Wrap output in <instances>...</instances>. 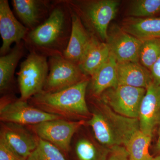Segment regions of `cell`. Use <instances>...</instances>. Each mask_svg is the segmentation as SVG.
Returning a JSON list of instances; mask_svg holds the SVG:
<instances>
[{
    "mask_svg": "<svg viewBox=\"0 0 160 160\" xmlns=\"http://www.w3.org/2000/svg\"><path fill=\"white\" fill-rule=\"evenodd\" d=\"M89 79L54 92H42L28 101L42 111L70 121H87L91 117L86 100Z\"/></svg>",
    "mask_w": 160,
    "mask_h": 160,
    "instance_id": "3957f363",
    "label": "cell"
},
{
    "mask_svg": "<svg viewBox=\"0 0 160 160\" xmlns=\"http://www.w3.org/2000/svg\"><path fill=\"white\" fill-rule=\"evenodd\" d=\"M26 49L24 41L15 44L12 49L0 57V92L5 93L11 86L15 70Z\"/></svg>",
    "mask_w": 160,
    "mask_h": 160,
    "instance_id": "ffe728a7",
    "label": "cell"
},
{
    "mask_svg": "<svg viewBox=\"0 0 160 160\" xmlns=\"http://www.w3.org/2000/svg\"><path fill=\"white\" fill-rule=\"evenodd\" d=\"M26 160H68L55 146L40 138L36 148Z\"/></svg>",
    "mask_w": 160,
    "mask_h": 160,
    "instance_id": "d4e9b609",
    "label": "cell"
},
{
    "mask_svg": "<svg viewBox=\"0 0 160 160\" xmlns=\"http://www.w3.org/2000/svg\"><path fill=\"white\" fill-rule=\"evenodd\" d=\"M49 71L43 91L54 92L75 86L90 78L86 76L78 65L63 55L49 58Z\"/></svg>",
    "mask_w": 160,
    "mask_h": 160,
    "instance_id": "ba28073f",
    "label": "cell"
},
{
    "mask_svg": "<svg viewBox=\"0 0 160 160\" xmlns=\"http://www.w3.org/2000/svg\"><path fill=\"white\" fill-rule=\"evenodd\" d=\"M0 160H24L0 138Z\"/></svg>",
    "mask_w": 160,
    "mask_h": 160,
    "instance_id": "484cf974",
    "label": "cell"
},
{
    "mask_svg": "<svg viewBox=\"0 0 160 160\" xmlns=\"http://www.w3.org/2000/svg\"><path fill=\"white\" fill-rule=\"evenodd\" d=\"M71 28L69 7L64 0L54 1L48 18L29 31L23 41L29 52L47 58L63 55L69 43Z\"/></svg>",
    "mask_w": 160,
    "mask_h": 160,
    "instance_id": "6da1fadb",
    "label": "cell"
},
{
    "mask_svg": "<svg viewBox=\"0 0 160 160\" xmlns=\"http://www.w3.org/2000/svg\"><path fill=\"white\" fill-rule=\"evenodd\" d=\"M152 138L140 129L135 132L125 146L129 160H152L149 152Z\"/></svg>",
    "mask_w": 160,
    "mask_h": 160,
    "instance_id": "7402d4cb",
    "label": "cell"
},
{
    "mask_svg": "<svg viewBox=\"0 0 160 160\" xmlns=\"http://www.w3.org/2000/svg\"><path fill=\"white\" fill-rule=\"evenodd\" d=\"M139 62L150 70L160 57V38L142 40Z\"/></svg>",
    "mask_w": 160,
    "mask_h": 160,
    "instance_id": "603a6c76",
    "label": "cell"
},
{
    "mask_svg": "<svg viewBox=\"0 0 160 160\" xmlns=\"http://www.w3.org/2000/svg\"><path fill=\"white\" fill-rule=\"evenodd\" d=\"M117 63L139 62L142 41L126 32L117 24L109 26L106 42Z\"/></svg>",
    "mask_w": 160,
    "mask_h": 160,
    "instance_id": "30bf717a",
    "label": "cell"
},
{
    "mask_svg": "<svg viewBox=\"0 0 160 160\" xmlns=\"http://www.w3.org/2000/svg\"><path fill=\"white\" fill-rule=\"evenodd\" d=\"M106 160H129V154L125 146H113L109 149Z\"/></svg>",
    "mask_w": 160,
    "mask_h": 160,
    "instance_id": "4316f807",
    "label": "cell"
},
{
    "mask_svg": "<svg viewBox=\"0 0 160 160\" xmlns=\"http://www.w3.org/2000/svg\"><path fill=\"white\" fill-rule=\"evenodd\" d=\"M86 122L58 119L29 126L39 138L51 143L67 157L71 152L75 134L86 125Z\"/></svg>",
    "mask_w": 160,
    "mask_h": 160,
    "instance_id": "8992f818",
    "label": "cell"
},
{
    "mask_svg": "<svg viewBox=\"0 0 160 160\" xmlns=\"http://www.w3.org/2000/svg\"><path fill=\"white\" fill-rule=\"evenodd\" d=\"M126 32L140 40L160 38V17H129L120 26Z\"/></svg>",
    "mask_w": 160,
    "mask_h": 160,
    "instance_id": "d6986e66",
    "label": "cell"
},
{
    "mask_svg": "<svg viewBox=\"0 0 160 160\" xmlns=\"http://www.w3.org/2000/svg\"><path fill=\"white\" fill-rule=\"evenodd\" d=\"M160 13V0H135L131 2L127 11L129 17H154Z\"/></svg>",
    "mask_w": 160,
    "mask_h": 160,
    "instance_id": "cb8c5ba5",
    "label": "cell"
},
{
    "mask_svg": "<svg viewBox=\"0 0 160 160\" xmlns=\"http://www.w3.org/2000/svg\"><path fill=\"white\" fill-rule=\"evenodd\" d=\"M49 71L47 57L35 52H29L21 63L18 72L20 99L28 101L43 91Z\"/></svg>",
    "mask_w": 160,
    "mask_h": 160,
    "instance_id": "5b68a950",
    "label": "cell"
},
{
    "mask_svg": "<svg viewBox=\"0 0 160 160\" xmlns=\"http://www.w3.org/2000/svg\"><path fill=\"white\" fill-rule=\"evenodd\" d=\"M110 53L105 42L92 34L90 42L79 64L80 69L86 76L90 78L108 59Z\"/></svg>",
    "mask_w": 160,
    "mask_h": 160,
    "instance_id": "ac0fdd59",
    "label": "cell"
},
{
    "mask_svg": "<svg viewBox=\"0 0 160 160\" xmlns=\"http://www.w3.org/2000/svg\"><path fill=\"white\" fill-rule=\"evenodd\" d=\"M146 89L118 86L107 89L98 98L118 114L138 119L140 106Z\"/></svg>",
    "mask_w": 160,
    "mask_h": 160,
    "instance_id": "9c48e42d",
    "label": "cell"
},
{
    "mask_svg": "<svg viewBox=\"0 0 160 160\" xmlns=\"http://www.w3.org/2000/svg\"><path fill=\"white\" fill-rule=\"evenodd\" d=\"M118 86L146 89L153 82L150 70L139 62L117 63Z\"/></svg>",
    "mask_w": 160,
    "mask_h": 160,
    "instance_id": "2e32d148",
    "label": "cell"
},
{
    "mask_svg": "<svg viewBox=\"0 0 160 160\" xmlns=\"http://www.w3.org/2000/svg\"><path fill=\"white\" fill-rule=\"evenodd\" d=\"M94 99V107L86 126L91 128L95 138L102 146L109 149L126 146L133 133L140 129L138 119L118 114L98 99Z\"/></svg>",
    "mask_w": 160,
    "mask_h": 160,
    "instance_id": "7a4b0ae2",
    "label": "cell"
},
{
    "mask_svg": "<svg viewBox=\"0 0 160 160\" xmlns=\"http://www.w3.org/2000/svg\"><path fill=\"white\" fill-rule=\"evenodd\" d=\"M150 71L152 76L153 82L160 85V57L152 67Z\"/></svg>",
    "mask_w": 160,
    "mask_h": 160,
    "instance_id": "83f0119b",
    "label": "cell"
},
{
    "mask_svg": "<svg viewBox=\"0 0 160 160\" xmlns=\"http://www.w3.org/2000/svg\"><path fill=\"white\" fill-rule=\"evenodd\" d=\"M73 142L77 160H106L109 149L101 145L93 135L79 136Z\"/></svg>",
    "mask_w": 160,
    "mask_h": 160,
    "instance_id": "44dd1931",
    "label": "cell"
},
{
    "mask_svg": "<svg viewBox=\"0 0 160 160\" xmlns=\"http://www.w3.org/2000/svg\"><path fill=\"white\" fill-rule=\"evenodd\" d=\"M152 160H160V154L156 157L155 158H153Z\"/></svg>",
    "mask_w": 160,
    "mask_h": 160,
    "instance_id": "f546056e",
    "label": "cell"
},
{
    "mask_svg": "<svg viewBox=\"0 0 160 160\" xmlns=\"http://www.w3.org/2000/svg\"><path fill=\"white\" fill-rule=\"evenodd\" d=\"M53 2L46 0H12L15 14L29 31L40 26L48 18Z\"/></svg>",
    "mask_w": 160,
    "mask_h": 160,
    "instance_id": "4fadbf2b",
    "label": "cell"
},
{
    "mask_svg": "<svg viewBox=\"0 0 160 160\" xmlns=\"http://www.w3.org/2000/svg\"><path fill=\"white\" fill-rule=\"evenodd\" d=\"M64 119L49 114L30 105L28 101L13 98L5 95L1 98V122L16 123L26 126H33L43 122Z\"/></svg>",
    "mask_w": 160,
    "mask_h": 160,
    "instance_id": "52a82bcc",
    "label": "cell"
},
{
    "mask_svg": "<svg viewBox=\"0 0 160 160\" xmlns=\"http://www.w3.org/2000/svg\"><path fill=\"white\" fill-rule=\"evenodd\" d=\"M118 86L117 62L110 54L108 59L90 78L88 88L93 98H98L107 89Z\"/></svg>",
    "mask_w": 160,
    "mask_h": 160,
    "instance_id": "e0dca14e",
    "label": "cell"
},
{
    "mask_svg": "<svg viewBox=\"0 0 160 160\" xmlns=\"http://www.w3.org/2000/svg\"><path fill=\"white\" fill-rule=\"evenodd\" d=\"M159 127V129L158 134V136L157 142L156 144L155 150L157 152L160 154V126Z\"/></svg>",
    "mask_w": 160,
    "mask_h": 160,
    "instance_id": "f1b7e54d",
    "label": "cell"
},
{
    "mask_svg": "<svg viewBox=\"0 0 160 160\" xmlns=\"http://www.w3.org/2000/svg\"><path fill=\"white\" fill-rule=\"evenodd\" d=\"M29 30L19 22L9 6L7 0L0 1V34L2 43L0 49L1 56L10 51L13 43L19 44L26 38Z\"/></svg>",
    "mask_w": 160,
    "mask_h": 160,
    "instance_id": "7c38bea8",
    "label": "cell"
},
{
    "mask_svg": "<svg viewBox=\"0 0 160 160\" xmlns=\"http://www.w3.org/2000/svg\"><path fill=\"white\" fill-rule=\"evenodd\" d=\"M0 138L24 160L34 151L40 139L29 126L10 122H1Z\"/></svg>",
    "mask_w": 160,
    "mask_h": 160,
    "instance_id": "8fae6325",
    "label": "cell"
},
{
    "mask_svg": "<svg viewBox=\"0 0 160 160\" xmlns=\"http://www.w3.org/2000/svg\"><path fill=\"white\" fill-rule=\"evenodd\" d=\"M82 21L87 30L106 42L109 25L115 18L120 2L117 0H64Z\"/></svg>",
    "mask_w": 160,
    "mask_h": 160,
    "instance_id": "277c9868",
    "label": "cell"
},
{
    "mask_svg": "<svg viewBox=\"0 0 160 160\" xmlns=\"http://www.w3.org/2000/svg\"><path fill=\"white\" fill-rule=\"evenodd\" d=\"M138 120L140 130L152 137L155 129L160 126V85L152 82L146 89Z\"/></svg>",
    "mask_w": 160,
    "mask_h": 160,
    "instance_id": "5bb4252c",
    "label": "cell"
},
{
    "mask_svg": "<svg viewBox=\"0 0 160 160\" xmlns=\"http://www.w3.org/2000/svg\"><path fill=\"white\" fill-rule=\"evenodd\" d=\"M69 9L72 19L71 34L63 56L66 59L79 66L89 46L92 34L85 28L77 15Z\"/></svg>",
    "mask_w": 160,
    "mask_h": 160,
    "instance_id": "9a60e30c",
    "label": "cell"
}]
</instances>
